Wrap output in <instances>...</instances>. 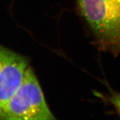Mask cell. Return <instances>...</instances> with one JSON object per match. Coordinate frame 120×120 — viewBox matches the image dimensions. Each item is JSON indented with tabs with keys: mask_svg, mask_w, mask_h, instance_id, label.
Wrapping results in <instances>:
<instances>
[{
	"mask_svg": "<svg viewBox=\"0 0 120 120\" xmlns=\"http://www.w3.org/2000/svg\"><path fill=\"white\" fill-rule=\"evenodd\" d=\"M28 69L24 57L0 45V106L20 87Z\"/></svg>",
	"mask_w": 120,
	"mask_h": 120,
	"instance_id": "3957f363",
	"label": "cell"
},
{
	"mask_svg": "<svg viewBox=\"0 0 120 120\" xmlns=\"http://www.w3.org/2000/svg\"><path fill=\"white\" fill-rule=\"evenodd\" d=\"M43 91L30 68L13 95L0 106V120H53Z\"/></svg>",
	"mask_w": 120,
	"mask_h": 120,
	"instance_id": "7a4b0ae2",
	"label": "cell"
},
{
	"mask_svg": "<svg viewBox=\"0 0 120 120\" xmlns=\"http://www.w3.org/2000/svg\"><path fill=\"white\" fill-rule=\"evenodd\" d=\"M109 101L120 115V94L116 92L112 93L109 98Z\"/></svg>",
	"mask_w": 120,
	"mask_h": 120,
	"instance_id": "277c9868",
	"label": "cell"
},
{
	"mask_svg": "<svg viewBox=\"0 0 120 120\" xmlns=\"http://www.w3.org/2000/svg\"><path fill=\"white\" fill-rule=\"evenodd\" d=\"M100 50L120 56V0H76Z\"/></svg>",
	"mask_w": 120,
	"mask_h": 120,
	"instance_id": "6da1fadb",
	"label": "cell"
}]
</instances>
